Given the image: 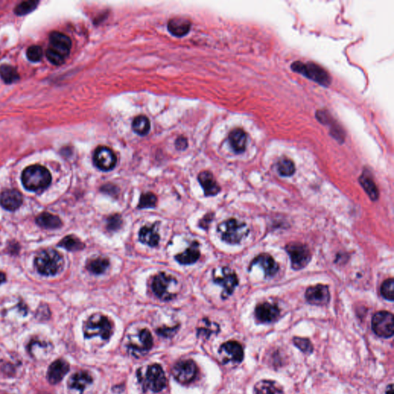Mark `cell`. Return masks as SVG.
Returning <instances> with one entry per match:
<instances>
[{"instance_id": "obj_1", "label": "cell", "mask_w": 394, "mask_h": 394, "mask_svg": "<svg viewBox=\"0 0 394 394\" xmlns=\"http://www.w3.org/2000/svg\"><path fill=\"white\" fill-rule=\"evenodd\" d=\"M50 171L44 166L33 165L28 166L22 173V183L28 191H43L51 184Z\"/></svg>"}, {"instance_id": "obj_2", "label": "cell", "mask_w": 394, "mask_h": 394, "mask_svg": "<svg viewBox=\"0 0 394 394\" xmlns=\"http://www.w3.org/2000/svg\"><path fill=\"white\" fill-rule=\"evenodd\" d=\"M64 266V257L53 249L40 251L35 259V266L43 276H54L62 271Z\"/></svg>"}, {"instance_id": "obj_3", "label": "cell", "mask_w": 394, "mask_h": 394, "mask_svg": "<svg viewBox=\"0 0 394 394\" xmlns=\"http://www.w3.org/2000/svg\"><path fill=\"white\" fill-rule=\"evenodd\" d=\"M113 328L108 317L100 314H93L83 326V332L86 338L99 336L102 339H110L113 334Z\"/></svg>"}, {"instance_id": "obj_4", "label": "cell", "mask_w": 394, "mask_h": 394, "mask_svg": "<svg viewBox=\"0 0 394 394\" xmlns=\"http://www.w3.org/2000/svg\"><path fill=\"white\" fill-rule=\"evenodd\" d=\"M217 232L226 243L238 244L248 236L250 230L245 223L236 219H230L218 226Z\"/></svg>"}, {"instance_id": "obj_5", "label": "cell", "mask_w": 394, "mask_h": 394, "mask_svg": "<svg viewBox=\"0 0 394 394\" xmlns=\"http://www.w3.org/2000/svg\"><path fill=\"white\" fill-rule=\"evenodd\" d=\"M178 282L172 275L160 272L156 275L152 281V290L156 297L163 301L175 298L177 295Z\"/></svg>"}, {"instance_id": "obj_6", "label": "cell", "mask_w": 394, "mask_h": 394, "mask_svg": "<svg viewBox=\"0 0 394 394\" xmlns=\"http://www.w3.org/2000/svg\"><path fill=\"white\" fill-rule=\"evenodd\" d=\"M138 379L146 390L160 392L166 385V378L162 367L158 364L149 366L146 370L138 371Z\"/></svg>"}, {"instance_id": "obj_7", "label": "cell", "mask_w": 394, "mask_h": 394, "mask_svg": "<svg viewBox=\"0 0 394 394\" xmlns=\"http://www.w3.org/2000/svg\"><path fill=\"white\" fill-rule=\"evenodd\" d=\"M291 69L294 72L302 74L308 79L314 81L324 86H328L331 83V77L327 70L314 64V63H304L297 61L291 65Z\"/></svg>"}, {"instance_id": "obj_8", "label": "cell", "mask_w": 394, "mask_h": 394, "mask_svg": "<svg viewBox=\"0 0 394 394\" xmlns=\"http://www.w3.org/2000/svg\"><path fill=\"white\" fill-rule=\"evenodd\" d=\"M213 279L215 283L223 287L221 297L223 300L231 296L239 284L238 277L235 271L226 266L215 269L213 272Z\"/></svg>"}, {"instance_id": "obj_9", "label": "cell", "mask_w": 394, "mask_h": 394, "mask_svg": "<svg viewBox=\"0 0 394 394\" xmlns=\"http://www.w3.org/2000/svg\"><path fill=\"white\" fill-rule=\"evenodd\" d=\"M286 251L290 256L292 267L296 270L305 268L311 260V253L304 244L292 243L286 246Z\"/></svg>"}, {"instance_id": "obj_10", "label": "cell", "mask_w": 394, "mask_h": 394, "mask_svg": "<svg viewBox=\"0 0 394 394\" xmlns=\"http://www.w3.org/2000/svg\"><path fill=\"white\" fill-rule=\"evenodd\" d=\"M372 329L380 337H392L394 332L393 314L388 311H381L374 314L372 318Z\"/></svg>"}, {"instance_id": "obj_11", "label": "cell", "mask_w": 394, "mask_h": 394, "mask_svg": "<svg viewBox=\"0 0 394 394\" xmlns=\"http://www.w3.org/2000/svg\"><path fill=\"white\" fill-rule=\"evenodd\" d=\"M197 367L193 360H181L176 363L173 368V375L180 384L193 382L197 377Z\"/></svg>"}, {"instance_id": "obj_12", "label": "cell", "mask_w": 394, "mask_h": 394, "mask_svg": "<svg viewBox=\"0 0 394 394\" xmlns=\"http://www.w3.org/2000/svg\"><path fill=\"white\" fill-rule=\"evenodd\" d=\"M93 162L98 169L103 171H110L117 165V157L110 148L99 146L93 154Z\"/></svg>"}, {"instance_id": "obj_13", "label": "cell", "mask_w": 394, "mask_h": 394, "mask_svg": "<svg viewBox=\"0 0 394 394\" xmlns=\"http://www.w3.org/2000/svg\"><path fill=\"white\" fill-rule=\"evenodd\" d=\"M50 50L66 60L70 54L72 42L69 36L60 32H53L50 36Z\"/></svg>"}, {"instance_id": "obj_14", "label": "cell", "mask_w": 394, "mask_h": 394, "mask_svg": "<svg viewBox=\"0 0 394 394\" xmlns=\"http://www.w3.org/2000/svg\"><path fill=\"white\" fill-rule=\"evenodd\" d=\"M153 346V337L147 329L139 331L137 337L131 339L129 343V350L132 354L139 357L146 354Z\"/></svg>"}, {"instance_id": "obj_15", "label": "cell", "mask_w": 394, "mask_h": 394, "mask_svg": "<svg viewBox=\"0 0 394 394\" xmlns=\"http://www.w3.org/2000/svg\"><path fill=\"white\" fill-rule=\"evenodd\" d=\"M219 353L224 363H240L244 360V349L237 341H228L223 343L219 348Z\"/></svg>"}, {"instance_id": "obj_16", "label": "cell", "mask_w": 394, "mask_h": 394, "mask_svg": "<svg viewBox=\"0 0 394 394\" xmlns=\"http://www.w3.org/2000/svg\"><path fill=\"white\" fill-rule=\"evenodd\" d=\"M305 297L309 304L316 306H324L329 303L330 299L329 288L323 284L316 285L307 288Z\"/></svg>"}, {"instance_id": "obj_17", "label": "cell", "mask_w": 394, "mask_h": 394, "mask_svg": "<svg viewBox=\"0 0 394 394\" xmlns=\"http://www.w3.org/2000/svg\"><path fill=\"white\" fill-rule=\"evenodd\" d=\"M280 310L277 306L265 302L257 306L255 315L257 321L263 324H270L278 319Z\"/></svg>"}, {"instance_id": "obj_18", "label": "cell", "mask_w": 394, "mask_h": 394, "mask_svg": "<svg viewBox=\"0 0 394 394\" xmlns=\"http://www.w3.org/2000/svg\"><path fill=\"white\" fill-rule=\"evenodd\" d=\"M69 370V364L66 360L59 359L53 362L49 367L47 371V381L51 384H59L60 381L68 374Z\"/></svg>"}, {"instance_id": "obj_19", "label": "cell", "mask_w": 394, "mask_h": 394, "mask_svg": "<svg viewBox=\"0 0 394 394\" xmlns=\"http://www.w3.org/2000/svg\"><path fill=\"white\" fill-rule=\"evenodd\" d=\"M22 203V194L16 190H6L0 194V204L7 210H16Z\"/></svg>"}, {"instance_id": "obj_20", "label": "cell", "mask_w": 394, "mask_h": 394, "mask_svg": "<svg viewBox=\"0 0 394 394\" xmlns=\"http://www.w3.org/2000/svg\"><path fill=\"white\" fill-rule=\"evenodd\" d=\"M258 265L263 269L266 276H273L279 270V265L269 254H261L251 263V266Z\"/></svg>"}, {"instance_id": "obj_21", "label": "cell", "mask_w": 394, "mask_h": 394, "mask_svg": "<svg viewBox=\"0 0 394 394\" xmlns=\"http://www.w3.org/2000/svg\"><path fill=\"white\" fill-rule=\"evenodd\" d=\"M198 180L201 187L203 189L204 194L206 197L217 195L221 191L220 187L210 172H201L198 176Z\"/></svg>"}, {"instance_id": "obj_22", "label": "cell", "mask_w": 394, "mask_h": 394, "mask_svg": "<svg viewBox=\"0 0 394 394\" xmlns=\"http://www.w3.org/2000/svg\"><path fill=\"white\" fill-rule=\"evenodd\" d=\"M139 240L142 244L151 247H157L160 243V234L158 233V224L143 226L139 233Z\"/></svg>"}, {"instance_id": "obj_23", "label": "cell", "mask_w": 394, "mask_h": 394, "mask_svg": "<svg viewBox=\"0 0 394 394\" xmlns=\"http://www.w3.org/2000/svg\"><path fill=\"white\" fill-rule=\"evenodd\" d=\"M199 244L198 242H193L188 248L182 254H177L175 257V260L179 263L183 265H191L195 263L200 257V251H199Z\"/></svg>"}, {"instance_id": "obj_24", "label": "cell", "mask_w": 394, "mask_h": 394, "mask_svg": "<svg viewBox=\"0 0 394 394\" xmlns=\"http://www.w3.org/2000/svg\"><path fill=\"white\" fill-rule=\"evenodd\" d=\"M229 142L235 153H244L247 147V133L242 129H235L229 135Z\"/></svg>"}, {"instance_id": "obj_25", "label": "cell", "mask_w": 394, "mask_h": 394, "mask_svg": "<svg viewBox=\"0 0 394 394\" xmlns=\"http://www.w3.org/2000/svg\"><path fill=\"white\" fill-rule=\"evenodd\" d=\"M92 383H93V378L89 373L86 371H79L75 373L70 377L68 386L70 389L82 393Z\"/></svg>"}, {"instance_id": "obj_26", "label": "cell", "mask_w": 394, "mask_h": 394, "mask_svg": "<svg viewBox=\"0 0 394 394\" xmlns=\"http://www.w3.org/2000/svg\"><path fill=\"white\" fill-rule=\"evenodd\" d=\"M191 28V22L184 18H173L168 22L169 32L177 37L186 36Z\"/></svg>"}, {"instance_id": "obj_27", "label": "cell", "mask_w": 394, "mask_h": 394, "mask_svg": "<svg viewBox=\"0 0 394 394\" xmlns=\"http://www.w3.org/2000/svg\"><path fill=\"white\" fill-rule=\"evenodd\" d=\"M254 394H284L283 388L276 381H261L254 386Z\"/></svg>"}, {"instance_id": "obj_28", "label": "cell", "mask_w": 394, "mask_h": 394, "mask_svg": "<svg viewBox=\"0 0 394 394\" xmlns=\"http://www.w3.org/2000/svg\"><path fill=\"white\" fill-rule=\"evenodd\" d=\"M360 183L370 197V199L373 201L377 200L379 197L378 189L368 172H363L361 177H360Z\"/></svg>"}, {"instance_id": "obj_29", "label": "cell", "mask_w": 394, "mask_h": 394, "mask_svg": "<svg viewBox=\"0 0 394 394\" xmlns=\"http://www.w3.org/2000/svg\"><path fill=\"white\" fill-rule=\"evenodd\" d=\"M36 223L46 229H57L62 226V221L58 216L49 213H41L36 218Z\"/></svg>"}, {"instance_id": "obj_30", "label": "cell", "mask_w": 394, "mask_h": 394, "mask_svg": "<svg viewBox=\"0 0 394 394\" xmlns=\"http://www.w3.org/2000/svg\"><path fill=\"white\" fill-rule=\"evenodd\" d=\"M219 331V326L216 323L212 322L208 319H203L199 323L198 328V336L209 339L213 334L218 333Z\"/></svg>"}, {"instance_id": "obj_31", "label": "cell", "mask_w": 394, "mask_h": 394, "mask_svg": "<svg viewBox=\"0 0 394 394\" xmlns=\"http://www.w3.org/2000/svg\"><path fill=\"white\" fill-rule=\"evenodd\" d=\"M109 266H110V261L103 257H98L96 259L91 260L86 264V269L96 275L103 274L107 271Z\"/></svg>"}, {"instance_id": "obj_32", "label": "cell", "mask_w": 394, "mask_h": 394, "mask_svg": "<svg viewBox=\"0 0 394 394\" xmlns=\"http://www.w3.org/2000/svg\"><path fill=\"white\" fill-rule=\"evenodd\" d=\"M0 77L6 84H12L19 80V74L15 67L3 64L0 66Z\"/></svg>"}, {"instance_id": "obj_33", "label": "cell", "mask_w": 394, "mask_h": 394, "mask_svg": "<svg viewBox=\"0 0 394 394\" xmlns=\"http://www.w3.org/2000/svg\"><path fill=\"white\" fill-rule=\"evenodd\" d=\"M132 127L135 133L143 136L149 133L150 131V122L149 119L145 116H139L134 119Z\"/></svg>"}, {"instance_id": "obj_34", "label": "cell", "mask_w": 394, "mask_h": 394, "mask_svg": "<svg viewBox=\"0 0 394 394\" xmlns=\"http://www.w3.org/2000/svg\"><path fill=\"white\" fill-rule=\"evenodd\" d=\"M58 246L69 251H81L85 247V244L77 237L73 236H67L60 242Z\"/></svg>"}, {"instance_id": "obj_35", "label": "cell", "mask_w": 394, "mask_h": 394, "mask_svg": "<svg viewBox=\"0 0 394 394\" xmlns=\"http://www.w3.org/2000/svg\"><path fill=\"white\" fill-rule=\"evenodd\" d=\"M277 170L279 175L283 177H290L295 173V165L292 160L287 158H283L277 163Z\"/></svg>"}, {"instance_id": "obj_36", "label": "cell", "mask_w": 394, "mask_h": 394, "mask_svg": "<svg viewBox=\"0 0 394 394\" xmlns=\"http://www.w3.org/2000/svg\"><path fill=\"white\" fill-rule=\"evenodd\" d=\"M40 2L36 1V0H29V1H25V2H21L20 4L14 9V12L17 16H25L27 14L34 11L37 8Z\"/></svg>"}, {"instance_id": "obj_37", "label": "cell", "mask_w": 394, "mask_h": 394, "mask_svg": "<svg viewBox=\"0 0 394 394\" xmlns=\"http://www.w3.org/2000/svg\"><path fill=\"white\" fill-rule=\"evenodd\" d=\"M157 203V197L153 193H146L141 195L139 202L138 204L139 209H149L153 208Z\"/></svg>"}, {"instance_id": "obj_38", "label": "cell", "mask_w": 394, "mask_h": 394, "mask_svg": "<svg viewBox=\"0 0 394 394\" xmlns=\"http://www.w3.org/2000/svg\"><path fill=\"white\" fill-rule=\"evenodd\" d=\"M382 297L385 300L394 301V280L393 278L386 279L381 288Z\"/></svg>"}, {"instance_id": "obj_39", "label": "cell", "mask_w": 394, "mask_h": 394, "mask_svg": "<svg viewBox=\"0 0 394 394\" xmlns=\"http://www.w3.org/2000/svg\"><path fill=\"white\" fill-rule=\"evenodd\" d=\"M293 343L304 353H311L314 350V346H313L312 343L307 338L294 337L293 338Z\"/></svg>"}, {"instance_id": "obj_40", "label": "cell", "mask_w": 394, "mask_h": 394, "mask_svg": "<svg viewBox=\"0 0 394 394\" xmlns=\"http://www.w3.org/2000/svg\"><path fill=\"white\" fill-rule=\"evenodd\" d=\"M43 52L41 47L39 46H32L28 48L26 51V57L31 62H40L43 58Z\"/></svg>"}, {"instance_id": "obj_41", "label": "cell", "mask_w": 394, "mask_h": 394, "mask_svg": "<svg viewBox=\"0 0 394 394\" xmlns=\"http://www.w3.org/2000/svg\"><path fill=\"white\" fill-rule=\"evenodd\" d=\"M122 224V218L119 214L112 215L107 219V229L110 231L119 230Z\"/></svg>"}, {"instance_id": "obj_42", "label": "cell", "mask_w": 394, "mask_h": 394, "mask_svg": "<svg viewBox=\"0 0 394 394\" xmlns=\"http://www.w3.org/2000/svg\"><path fill=\"white\" fill-rule=\"evenodd\" d=\"M46 56H47V58L48 59L49 61H50L51 64H54V65H62V64L65 62V60H64V58L56 54L55 53L50 50V49H48L47 52H46Z\"/></svg>"}, {"instance_id": "obj_43", "label": "cell", "mask_w": 394, "mask_h": 394, "mask_svg": "<svg viewBox=\"0 0 394 394\" xmlns=\"http://www.w3.org/2000/svg\"><path fill=\"white\" fill-rule=\"evenodd\" d=\"M177 328H178L177 327L172 328H160V329H158V330L156 331V332H157L158 334H160V336H164V337H170V336L175 334L176 332H177Z\"/></svg>"}, {"instance_id": "obj_44", "label": "cell", "mask_w": 394, "mask_h": 394, "mask_svg": "<svg viewBox=\"0 0 394 394\" xmlns=\"http://www.w3.org/2000/svg\"><path fill=\"white\" fill-rule=\"evenodd\" d=\"M101 191L109 195L116 196L118 194V188L113 184H106L101 187Z\"/></svg>"}, {"instance_id": "obj_45", "label": "cell", "mask_w": 394, "mask_h": 394, "mask_svg": "<svg viewBox=\"0 0 394 394\" xmlns=\"http://www.w3.org/2000/svg\"><path fill=\"white\" fill-rule=\"evenodd\" d=\"M213 213H208V214L204 216L199 221V226H200L201 228L204 229V230H207L209 224L213 220Z\"/></svg>"}, {"instance_id": "obj_46", "label": "cell", "mask_w": 394, "mask_h": 394, "mask_svg": "<svg viewBox=\"0 0 394 394\" xmlns=\"http://www.w3.org/2000/svg\"><path fill=\"white\" fill-rule=\"evenodd\" d=\"M187 145H188V144H187V141L185 138L180 137L176 141V146H177V149H180V150L185 149L187 147Z\"/></svg>"}, {"instance_id": "obj_47", "label": "cell", "mask_w": 394, "mask_h": 394, "mask_svg": "<svg viewBox=\"0 0 394 394\" xmlns=\"http://www.w3.org/2000/svg\"><path fill=\"white\" fill-rule=\"evenodd\" d=\"M386 394H394V388H393V384L388 386L386 391Z\"/></svg>"}, {"instance_id": "obj_48", "label": "cell", "mask_w": 394, "mask_h": 394, "mask_svg": "<svg viewBox=\"0 0 394 394\" xmlns=\"http://www.w3.org/2000/svg\"><path fill=\"white\" fill-rule=\"evenodd\" d=\"M5 282V276L3 272H0V284H2Z\"/></svg>"}]
</instances>
